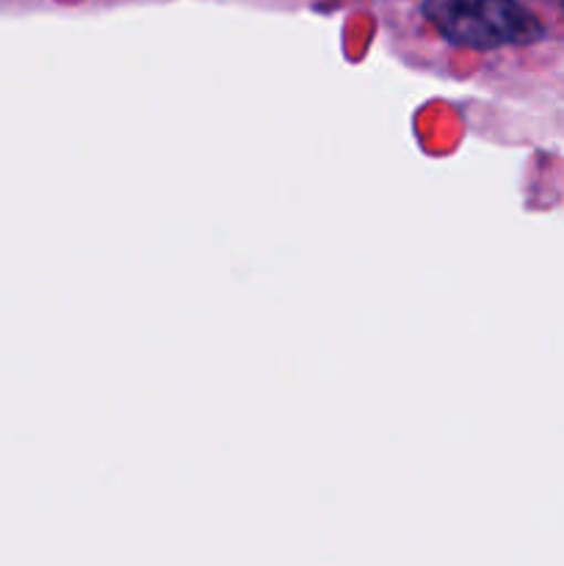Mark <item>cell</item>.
Returning a JSON list of instances; mask_svg holds the SVG:
<instances>
[{
    "mask_svg": "<svg viewBox=\"0 0 564 566\" xmlns=\"http://www.w3.org/2000/svg\"><path fill=\"white\" fill-rule=\"evenodd\" d=\"M424 14L464 50L514 48L542 36V22L518 0H424Z\"/></svg>",
    "mask_w": 564,
    "mask_h": 566,
    "instance_id": "6da1fadb",
    "label": "cell"
}]
</instances>
